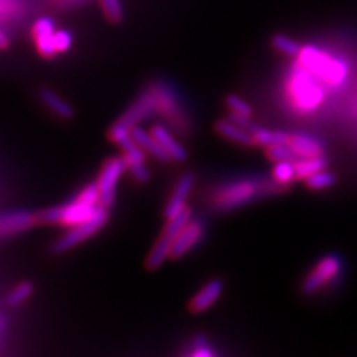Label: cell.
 <instances>
[{
  "instance_id": "25",
  "label": "cell",
  "mask_w": 357,
  "mask_h": 357,
  "mask_svg": "<svg viewBox=\"0 0 357 357\" xmlns=\"http://www.w3.org/2000/svg\"><path fill=\"white\" fill-rule=\"evenodd\" d=\"M335 182H337V177H335V174L326 172L325 169L316 174L310 176L305 181V185L308 189H311V191H321V189L331 188Z\"/></svg>"
},
{
  "instance_id": "9",
  "label": "cell",
  "mask_w": 357,
  "mask_h": 357,
  "mask_svg": "<svg viewBox=\"0 0 357 357\" xmlns=\"http://www.w3.org/2000/svg\"><path fill=\"white\" fill-rule=\"evenodd\" d=\"M156 112V98L152 93V89L143 93L137 97L136 102H134L116 122L119 126L126 127L128 130H132L137 127L140 122L146 121L149 116H152Z\"/></svg>"
},
{
  "instance_id": "10",
  "label": "cell",
  "mask_w": 357,
  "mask_h": 357,
  "mask_svg": "<svg viewBox=\"0 0 357 357\" xmlns=\"http://www.w3.org/2000/svg\"><path fill=\"white\" fill-rule=\"evenodd\" d=\"M39 223V216L27 210H14L0 215V237L14 236Z\"/></svg>"
},
{
  "instance_id": "2",
  "label": "cell",
  "mask_w": 357,
  "mask_h": 357,
  "mask_svg": "<svg viewBox=\"0 0 357 357\" xmlns=\"http://www.w3.org/2000/svg\"><path fill=\"white\" fill-rule=\"evenodd\" d=\"M298 61L303 64L307 70H310L319 81L328 86L338 88L341 86L349 75V66L345 61L332 57L326 51H321L312 45L303 47Z\"/></svg>"
},
{
  "instance_id": "11",
  "label": "cell",
  "mask_w": 357,
  "mask_h": 357,
  "mask_svg": "<svg viewBox=\"0 0 357 357\" xmlns=\"http://www.w3.org/2000/svg\"><path fill=\"white\" fill-rule=\"evenodd\" d=\"M194 185H195V174L194 173L186 172L181 176V178H178L174 191L169 199V203H167V206L164 208V216L167 220L177 216L182 210L186 208V199L189 195H191Z\"/></svg>"
},
{
  "instance_id": "7",
  "label": "cell",
  "mask_w": 357,
  "mask_h": 357,
  "mask_svg": "<svg viewBox=\"0 0 357 357\" xmlns=\"http://www.w3.org/2000/svg\"><path fill=\"white\" fill-rule=\"evenodd\" d=\"M341 271V261L338 256L329 255L325 256L312 270L303 283V290L305 294H314L323 286L332 282L335 277Z\"/></svg>"
},
{
  "instance_id": "5",
  "label": "cell",
  "mask_w": 357,
  "mask_h": 357,
  "mask_svg": "<svg viewBox=\"0 0 357 357\" xmlns=\"http://www.w3.org/2000/svg\"><path fill=\"white\" fill-rule=\"evenodd\" d=\"M109 220V210L103 206H100L98 210L94 213L93 218L88 220L77 223L73 228L67 231L61 238H59L52 244V253L61 255L72 250L76 245L82 244L89 237H93L96 232H98L105 227V223Z\"/></svg>"
},
{
  "instance_id": "12",
  "label": "cell",
  "mask_w": 357,
  "mask_h": 357,
  "mask_svg": "<svg viewBox=\"0 0 357 357\" xmlns=\"http://www.w3.org/2000/svg\"><path fill=\"white\" fill-rule=\"evenodd\" d=\"M203 234H204L203 223L198 220H189L188 225L178 232V236L176 237L172 248L170 258L173 259L182 258V256H185L192 248H195V245L199 243V240L203 238Z\"/></svg>"
},
{
  "instance_id": "28",
  "label": "cell",
  "mask_w": 357,
  "mask_h": 357,
  "mask_svg": "<svg viewBox=\"0 0 357 357\" xmlns=\"http://www.w3.org/2000/svg\"><path fill=\"white\" fill-rule=\"evenodd\" d=\"M55 31V22L52 18L50 17H42L39 20H36L35 24H33L31 29V35L33 38H39V36H45V35H50V33Z\"/></svg>"
},
{
  "instance_id": "4",
  "label": "cell",
  "mask_w": 357,
  "mask_h": 357,
  "mask_svg": "<svg viewBox=\"0 0 357 357\" xmlns=\"http://www.w3.org/2000/svg\"><path fill=\"white\" fill-rule=\"evenodd\" d=\"M191 208L186 207L177 216L167 220V225L160 236V240L155 243L153 249L146 259L148 270H158V268L167 261V258H170L173 243L178 236V232H181L188 225V222L191 220Z\"/></svg>"
},
{
  "instance_id": "8",
  "label": "cell",
  "mask_w": 357,
  "mask_h": 357,
  "mask_svg": "<svg viewBox=\"0 0 357 357\" xmlns=\"http://www.w3.org/2000/svg\"><path fill=\"white\" fill-rule=\"evenodd\" d=\"M258 186L249 181L231 183L223 188L216 195V206L222 210L237 208L248 203V201H250L256 194H258Z\"/></svg>"
},
{
  "instance_id": "15",
  "label": "cell",
  "mask_w": 357,
  "mask_h": 357,
  "mask_svg": "<svg viewBox=\"0 0 357 357\" xmlns=\"http://www.w3.org/2000/svg\"><path fill=\"white\" fill-rule=\"evenodd\" d=\"M215 130L219 136L225 137L234 143H238L241 146H252V144H255L253 134L249 130L238 126L237 122L231 121L229 118L218 121L215 124Z\"/></svg>"
},
{
  "instance_id": "17",
  "label": "cell",
  "mask_w": 357,
  "mask_h": 357,
  "mask_svg": "<svg viewBox=\"0 0 357 357\" xmlns=\"http://www.w3.org/2000/svg\"><path fill=\"white\" fill-rule=\"evenodd\" d=\"M39 100L42 105L47 107L50 112L61 119H70L75 115L73 107L61 98L57 93L52 91L50 88H42L39 91Z\"/></svg>"
},
{
  "instance_id": "29",
  "label": "cell",
  "mask_w": 357,
  "mask_h": 357,
  "mask_svg": "<svg viewBox=\"0 0 357 357\" xmlns=\"http://www.w3.org/2000/svg\"><path fill=\"white\" fill-rule=\"evenodd\" d=\"M54 43H55V50H57V52H66L70 50L72 43H73V38L69 31L60 30V31H55Z\"/></svg>"
},
{
  "instance_id": "13",
  "label": "cell",
  "mask_w": 357,
  "mask_h": 357,
  "mask_svg": "<svg viewBox=\"0 0 357 357\" xmlns=\"http://www.w3.org/2000/svg\"><path fill=\"white\" fill-rule=\"evenodd\" d=\"M223 287H225V284H223L220 278H213V280H210L191 299V303H189V310L195 312V314L204 312L215 303H218V299L220 298V295L223 292Z\"/></svg>"
},
{
  "instance_id": "6",
  "label": "cell",
  "mask_w": 357,
  "mask_h": 357,
  "mask_svg": "<svg viewBox=\"0 0 357 357\" xmlns=\"http://www.w3.org/2000/svg\"><path fill=\"white\" fill-rule=\"evenodd\" d=\"M128 169L127 162L122 158H110L105 162L102 172H100L97 186L100 191V204L109 208L115 203L116 197V185L119 182L121 176Z\"/></svg>"
},
{
  "instance_id": "16",
  "label": "cell",
  "mask_w": 357,
  "mask_h": 357,
  "mask_svg": "<svg viewBox=\"0 0 357 357\" xmlns=\"http://www.w3.org/2000/svg\"><path fill=\"white\" fill-rule=\"evenodd\" d=\"M131 132H132L134 140H136V142L139 143V146H140L144 152L152 155V156H155L156 160L162 161V162L173 161V160L170 158V155L165 152V149L161 146V143L155 139V136H153L152 132L140 128L139 126L134 127V128L131 130Z\"/></svg>"
},
{
  "instance_id": "23",
  "label": "cell",
  "mask_w": 357,
  "mask_h": 357,
  "mask_svg": "<svg viewBox=\"0 0 357 357\" xmlns=\"http://www.w3.org/2000/svg\"><path fill=\"white\" fill-rule=\"evenodd\" d=\"M33 290H35V286H33L31 282H21L20 284H17L13 290H10L6 303L10 307H18L21 304H24L26 301L31 296Z\"/></svg>"
},
{
  "instance_id": "19",
  "label": "cell",
  "mask_w": 357,
  "mask_h": 357,
  "mask_svg": "<svg viewBox=\"0 0 357 357\" xmlns=\"http://www.w3.org/2000/svg\"><path fill=\"white\" fill-rule=\"evenodd\" d=\"M326 167H328V160L323 155L311 156V158H301L299 161L295 162L296 178H299V181H307L310 176L325 170Z\"/></svg>"
},
{
  "instance_id": "14",
  "label": "cell",
  "mask_w": 357,
  "mask_h": 357,
  "mask_svg": "<svg viewBox=\"0 0 357 357\" xmlns=\"http://www.w3.org/2000/svg\"><path fill=\"white\" fill-rule=\"evenodd\" d=\"M151 132L155 136V139L161 143V146L165 149V152L170 155V158L173 161H178V162H185L188 160V151L183 146L182 143H178L173 134L167 130L165 127L156 124L152 127Z\"/></svg>"
},
{
  "instance_id": "31",
  "label": "cell",
  "mask_w": 357,
  "mask_h": 357,
  "mask_svg": "<svg viewBox=\"0 0 357 357\" xmlns=\"http://www.w3.org/2000/svg\"><path fill=\"white\" fill-rule=\"evenodd\" d=\"M9 47V39L3 31H0V50H8Z\"/></svg>"
},
{
  "instance_id": "20",
  "label": "cell",
  "mask_w": 357,
  "mask_h": 357,
  "mask_svg": "<svg viewBox=\"0 0 357 357\" xmlns=\"http://www.w3.org/2000/svg\"><path fill=\"white\" fill-rule=\"evenodd\" d=\"M253 142L256 146H264L268 148L271 144H289L290 136L292 134H287L284 131H270L261 127H256L253 131Z\"/></svg>"
},
{
  "instance_id": "30",
  "label": "cell",
  "mask_w": 357,
  "mask_h": 357,
  "mask_svg": "<svg viewBox=\"0 0 357 357\" xmlns=\"http://www.w3.org/2000/svg\"><path fill=\"white\" fill-rule=\"evenodd\" d=\"M194 345H195V350L192 351V356H195V357H210V356L216 354L213 350L208 347L207 340L204 337H201V335L195 338Z\"/></svg>"
},
{
  "instance_id": "27",
  "label": "cell",
  "mask_w": 357,
  "mask_h": 357,
  "mask_svg": "<svg viewBox=\"0 0 357 357\" xmlns=\"http://www.w3.org/2000/svg\"><path fill=\"white\" fill-rule=\"evenodd\" d=\"M225 105L227 107L231 110V114H237V115H243V116H252L253 110L250 107V105L248 102L236 94H229L225 98Z\"/></svg>"
},
{
  "instance_id": "21",
  "label": "cell",
  "mask_w": 357,
  "mask_h": 357,
  "mask_svg": "<svg viewBox=\"0 0 357 357\" xmlns=\"http://www.w3.org/2000/svg\"><path fill=\"white\" fill-rule=\"evenodd\" d=\"M273 177L278 185H287L296 178V170H295V162L292 160H284L275 162L273 169Z\"/></svg>"
},
{
  "instance_id": "1",
  "label": "cell",
  "mask_w": 357,
  "mask_h": 357,
  "mask_svg": "<svg viewBox=\"0 0 357 357\" xmlns=\"http://www.w3.org/2000/svg\"><path fill=\"white\" fill-rule=\"evenodd\" d=\"M100 204V191L97 183H91L84 188V191L77 195L69 204L60 207H51L40 211L39 223H50V225H66L75 227L93 218L98 210Z\"/></svg>"
},
{
  "instance_id": "26",
  "label": "cell",
  "mask_w": 357,
  "mask_h": 357,
  "mask_svg": "<svg viewBox=\"0 0 357 357\" xmlns=\"http://www.w3.org/2000/svg\"><path fill=\"white\" fill-rule=\"evenodd\" d=\"M268 158L274 162L284 161V160H294L295 152L290 148V144H271V146L266 148Z\"/></svg>"
},
{
  "instance_id": "3",
  "label": "cell",
  "mask_w": 357,
  "mask_h": 357,
  "mask_svg": "<svg viewBox=\"0 0 357 357\" xmlns=\"http://www.w3.org/2000/svg\"><path fill=\"white\" fill-rule=\"evenodd\" d=\"M317 81L319 77H316L303 64L296 61L292 73L289 76L287 91L295 107L304 112V114L314 112L325 100V89Z\"/></svg>"
},
{
  "instance_id": "18",
  "label": "cell",
  "mask_w": 357,
  "mask_h": 357,
  "mask_svg": "<svg viewBox=\"0 0 357 357\" xmlns=\"http://www.w3.org/2000/svg\"><path fill=\"white\" fill-rule=\"evenodd\" d=\"M289 144L298 158H311V156L323 155V144L317 139L308 136V134H292Z\"/></svg>"
},
{
  "instance_id": "22",
  "label": "cell",
  "mask_w": 357,
  "mask_h": 357,
  "mask_svg": "<svg viewBox=\"0 0 357 357\" xmlns=\"http://www.w3.org/2000/svg\"><path fill=\"white\" fill-rule=\"evenodd\" d=\"M271 45L275 51L287 55V57H298L301 50H303V47L296 40L286 35H275L271 39Z\"/></svg>"
},
{
  "instance_id": "24",
  "label": "cell",
  "mask_w": 357,
  "mask_h": 357,
  "mask_svg": "<svg viewBox=\"0 0 357 357\" xmlns=\"http://www.w3.org/2000/svg\"><path fill=\"white\" fill-rule=\"evenodd\" d=\"M98 2L106 20L112 24H119L124 18V8H122L121 0H98Z\"/></svg>"
}]
</instances>
